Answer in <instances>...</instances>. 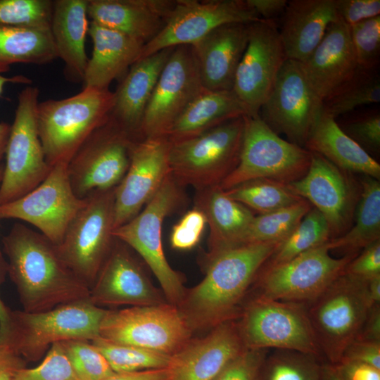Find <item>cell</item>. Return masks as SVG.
Listing matches in <instances>:
<instances>
[{
	"label": "cell",
	"instance_id": "1",
	"mask_svg": "<svg viewBox=\"0 0 380 380\" xmlns=\"http://www.w3.org/2000/svg\"><path fill=\"white\" fill-rule=\"evenodd\" d=\"M280 243L243 244L203 258L204 278L186 289L177 306L193 333L239 317L260 270Z\"/></svg>",
	"mask_w": 380,
	"mask_h": 380
},
{
	"label": "cell",
	"instance_id": "2",
	"mask_svg": "<svg viewBox=\"0 0 380 380\" xmlns=\"http://www.w3.org/2000/svg\"><path fill=\"white\" fill-rule=\"evenodd\" d=\"M8 275L23 310L38 312L89 298V289L61 258L56 246L23 223L2 239Z\"/></svg>",
	"mask_w": 380,
	"mask_h": 380
},
{
	"label": "cell",
	"instance_id": "3",
	"mask_svg": "<svg viewBox=\"0 0 380 380\" xmlns=\"http://www.w3.org/2000/svg\"><path fill=\"white\" fill-rule=\"evenodd\" d=\"M114 92L84 88L68 98L39 102L36 118L48 164L68 163L78 148L110 117Z\"/></svg>",
	"mask_w": 380,
	"mask_h": 380
},
{
	"label": "cell",
	"instance_id": "4",
	"mask_svg": "<svg viewBox=\"0 0 380 380\" xmlns=\"http://www.w3.org/2000/svg\"><path fill=\"white\" fill-rule=\"evenodd\" d=\"M107 311L89 298L38 312L10 310L6 331L0 340L6 341L27 362H35L54 343L68 340L91 341L99 337Z\"/></svg>",
	"mask_w": 380,
	"mask_h": 380
},
{
	"label": "cell",
	"instance_id": "5",
	"mask_svg": "<svg viewBox=\"0 0 380 380\" xmlns=\"http://www.w3.org/2000/svg\"><path fill=\"white\" fill-rule=\"evenodd\" d=\"M245 116L193 138L170 143V175L182 186L190 185L197 191L220 185L239 162Z\"/></svg>",
	"mask_w": 380,
	"mask_h": 380
},
{
	"label": "cell",
	"instance_id": "6",
	"mask_svg": "<svg viewBox=\"0 0 380 380\" xmlns=\"http://www.w3.org/2000/svg\"><path fill=\"white\" fill-rule=\"evenodd\" d=\"M182 187L170 175L137 216L113 231L115 238L139 254L158 280L167 301L176 306L186 289L184 276L172 268L164 254L162 227L165 217L183 203Z\"/></svg>",
	"mask_w": 380,
	"mask_h": 380
},
{
	"label": "cell",
	"instance_id": "7",
	"mask_svg": "<svg viewBox=\"0 0 380 380\" xmlns=\"http://www.w3.org/2000/svg\"><path fill=\"white\" fill-rule=\"evenodd\" d=\"M366 281L343 271L318 297L305 304L317 343L330 364L341 360L373 305L366 293Z\"/></svg>",
	"mask_w": 380,
	"mask_h": 380
},
{
	"label": "cell",
	"instance_id": "8",
	"mask_svg": "<svg viewBox=\"0 0 380 380\" xmlns=\"http://www.w3.org/2000/svg\"><path fill=\"white\" fill-rule=\"evenodd\" d=\"M246 348L285 349L322 356L304 303L259 296L244 303L236 319Z\"/></svg>",
	"mask_w": 380,
	"mask_h": 380
},
{
	"label": "cell",
	"instance_id": "9",
	"mask_svg": "<svg viewBox=\"0 0 380 380\" xmlns=\"http://www.w3.org/2000/svg\"><path fill=\"white\" fill-rule=\"evenodd\" d=\"M312 153L281 139L261 119L245 116V128L239 162L220 186L229 189L244 182L269 179L289 184L308 172Z\"/></svg>",
	"mask_w": 380,
	"mask_h": 380
},
{
	"label": "cell",
	"instance_id": "10",
	"mask_svg": "<svg viewBox=\"0 0 380 380\" xmlns=\"http://www.w3.org/2000/svg\"><path fill=\"white\" fill-rule=\"evenodd\" d=\"M84 199L56 247L65 264L90 289L115 240V188L96 191Z\"/></svg>",
	"mask_w": 380,
	"mask_h": 380
},
{
	"label": "cell",
	"instance_id": "11",
	"mask_svg": "<svg viewBox=\"0 0 380 380\" xmlns=\"http://www.w3.org/2000/svg\"><path fill=\"white\" fill-rule=\"evenodd\" d=\"M39 93L37 87L29 86L18 95L5 153L0 205L15 201L34 189L52 168L46 162L37 129Z\"/></svg>",
	"mask_w": 380,
	"mask_h": 380
},
{
	"label": "cell",
	"instance_id": "12",
	"mask_svg": "<svg viewBox=\"0 0 380 380\" xmlns=\"http://www.w3.org/2000/svg\"><path fill=\"white\" fill-rule=\"evenodd\" d=\"M192 334L178 308L169 303L108 310L99 329V336L110 341L170 356L183 348Z\"/></svg>",
	"mask_w": 380,
	"mask_h": 380
},
{
	"label": "cell",
	"instance_id": "13",
	"mask_svg": "<svg viewBox=\"0 0 380 380\" xmlns=\"http://www.w3.org/2000/svg\"><path fill=\"white\" fill-rule=\"evenodd\" d=\"M134 139L110 117L95 129L69 160L70 185L81 199L96 191L115 188L125 177Z\"/></svg>",
	"mask_w": 380,
	"mask_h": 380
},
{
	"label": "cell",
	"instance_id": "14",
	"mask_svg": "<svg viewBox=\"0 0 380 380\" xmlns=\"http://www.w3.org/2000/svg\"><path fill=\"white\" fill-rule=\"evenodd\" d=\"M327 243L284 263L261 268L253 283L255 296L304 304L314 300L358 254L332 258Z\"/></svg>",
	"mask_w": 380,
	"mask_h": 380
},
{
	"label": "cell",
	"instance_id": "15",
	"mask_svg": "<svg viewBox=\"0 0 380 380\" xmlns=\"http://www.w3.org/2000/svg\"><path fill=\"white\" fill-rule=\"evenodd\" d=\"M67 165L66 163L56 164L34 189L15 201L0 205V220L17 219L28 222L58 246L85 201L75 194Z\"/></svg>",
	"mask_w": 380,
	"mask_h": 380
},
{
	"label": "cell",
	"instance_id": "16",
	"mask_svg": "<svg viewBox=\"0 0 380 380\" xmlns=\"http://www.w3.org/2000/svg\"><path fill=\"white\" fill-rule=\"evenodd\" d=\"M322 110V101L308 83L299 62L287 59L259 115L277 134L305 146L310 129Z\"/></svg>",
	"mask_w": 380,
	"mask_h": 380
},
{
	"label": "cell",
	"instance_id": "17",
	"mask_svg": "<svg viewBox=\"0 0 380 380\" xmlns=\"http://www.w3.org/2000/svg\"><path fill=\"white\" fill-rule=\"evenodd\" d=\"M204 89L192 46L175 47L146 108L141 139L165 137L182 111Z\"/></svg>",
	"mask_w": 380,
	"mask_h": 380
},
{
	"label": "cell",
	"instance_id": "18",
	"mask_svg": "<svg viewBox=\"0 0 380 380\" xmlns=\"http://www.w3.org/2000/svg\"><path fill=\"white\" fill-rule=\"evenodd\" d=\"M262 20L246 0H175L163 29L144 45L138 59L167 48L193 45L215 28Z\"/></svg>",
	"mask_w": 380,
	"mask_h": 380
},
{
	"label": "cell",
	"instance_id": "19",
	"mask_svg": "<svg viewBox=\"0 0 380 380\" xmlns=\"http://www.w3.org/2000/svg\"><path fill=\"white\" fill-rule=\"evenodd\" d=\"M311 153L307 173L287 186L323 215L332 239L350 228L361 195V184L350 176V172L340 169L319 154Z\"/></svg>",
	"mask_w": 380,
	"mask_h": 380
},
{
	"label": "cell",
	"instance_id": "20",
	"mask_svg": "<svg viewBox=\"0 0 380 380\" xmlns=\"http://www.w3.org/2000/svg\"><path fill=\"white\" fill-rule=\"evenodd\" d=\"M287 59L274 20L262 19L250 24L248 44L237 68L232 89L246 108L248 116L259 115Z\"/></svg>",
	"mask_w": 380,
	"mask_h": 380
},
{
	"label": "cell",
	"instance_id": "21",
	"mask_svg": "<svg viewBox=\"0 0 380 380\" xmlns=\"http://www.w3.org/2000/svg\"><path fill=\"white\" fill-rule=\"evenodd\" d=\"M170 145L165 137L134 142L128 170L115 188L114 229L137 216L170 175Z\"/></svg>",
	"mask_w": 380,
	"mask_h": 380
},
{
	"label": "cell",
	"instance_id": "22",
	"mask_svg": "<svg viewBox=\"0 0 380 380\" xmlns=\"http://www.w3.org/2000/svg\"><path fill=\"white\" fill-rule=\"evenodd\" d=\"M130 248L115 238L111 250L89 289V299L95 305L150 306L168 303L149 280Z\"/></svg>",
	"mask_w": 380,
	"mask_h": 380
},
{
	"label": "cell",
	"instance_id": "23",
	"mask_svg": "<svg viewBox=\"0 0 380 380\" xmlns=\"http://www.w3.org/2000/svg\"><path fill=\"white\" fill-rule=\"evenodd\" d=\"M244 349L236 319L225 321L172 355L165 380H213Z\"/></svg>",
	"mask_w": 380,
	"mask_h": 380
},
{
	"label": "cell",
	"instance_id": "24",
	"mask_svg": "<svg viewBox=\"0 0 380 380\" xmlns=\"http://www.w3.org/2000/svg\"><path fill=\"white\" fill-rule=\"evenodd\" d=\"M300 64L318 98L323 102L331 96L358 68L349 26L339 19L331 23L319 44Z\"/></svg>",
	"mask_w": 380,
	"mask_h": 380
},
{
	"label": "cell",
	"instance_id": "25",
	"mask_svg": "<svg viewBox=\"0 0 380 380\" xmlns=\"http://www.w3.org/2000/svg\"><path fill=\"white\" fill-rule=\"evenodd\" d=\"M250 24L222 25L191 45L205 89H233L236 72L248 44Z\"/></svg>",
	"mask_w": 380,
	"mask_h": 380
},
{
	"label": "cell",
	"instance_id": "26",
	"mask_svg": "<svg viewBox=\"0 0 380 380\" xmlns=\"http://www.w3.org/2000/svg\"><path fill=\"white\" fill-rule=\"evenodd\" d=\"M175 0H87L91 21L146 44L165 26Z\"/></svg>",
	"mask_w": 380,
	"mask_h": 380
},
{
	"label": "cell",
	"instance_id": "27",
	"mask_svg": "<svg viewBox=\"0 0 380 380\" xmlns=\"http://www.w3.org/2000/svg\"><path fill=\"white\" fill-rule=\"evenodd\" d=\"M174 48L137 60L114 92L110 117L136 141L141 140L140 129L146 108Z\"/></svg>",
	"mask_w": 380,
	"mask_h": 380
},
{
	"label": "cell",
	"instance_id": "28",
	"mask_svg": "<svg viewBox=\"0 0 380 380\" xmlns=\"http://www.w3.org/2000/svg\"><path fill=\"white\" fill-rule=\"evenodd\" d=\"M279 30L287 58L304 61L322 39L328 26L338 20L334 0H291Z\"/></svg>",
	"mask_w": 380,
	"mask_h": 380
},
{
	"label": "cell",
	"instance_id": "29",
	"mask_svg": "<svg viewBox=\"0 0 380 380\" xmlns=\"http://www.w3.org/2000/svg\"><path fill=\"white\" fill-rule=\"evenodd\" d=\"M88 34L93 42V51L85 70L83 89H107L137 61L144 44L92 21Z\"/></svg>",
	"mask_w": 380,
	"mask_h": 380
},
{
	"label": "cell",
	"instance_id": "30",
	"mask_svg": "<svg viewBox=\"0 0 380 380\" xmlns=\"http://www.w3.org/2000/svg\"><path fill=\"white\" fill-rule=\"evenodd\" d=\"M87 17V0L53 1L50 31L57 56L64 63L65 77L72 82H83L89 61Z\"/></svg>",
	"mask_w": 380,
	"mask_h": 380
},
{
	"label": "cell",
	"instance_id": "31",
	"mask_svg": "<svg viewBox=\"0 0 380 380\" xmlns=\"http://www.w3.org/2000/svg\"><path fill=\"white\" fill-rule=\"evenodd\" d=\"M195 208L203 213L210 228L205 257L241 245L255 217L248 208L229 198L220 185L197 191Z\"/></svg>",
	"mask_w": 380,
	"mask_h": 380
},
{
	"label": "cell",
	"instance_id": "32",
	"mask_svg": "<svg viewBox=\"0 0 380 380\" xmlns=\"http://www.w3.org/2000/svg\"><path fill=\"white\" fill-rule=\"evenodd\" d=\"M304 148L319 154L343 170L379 180V163L349 137L336 119L323 109L310 129Z\"/></svg>",
	"mask_w": 380,
	"mask_h": 380
},
{
	"label": "cell",
	"instance_id": "33",
	"mask_svg": "<svg viewBox=\"0 0 380 380\" xmlns=\"http://www.w3.org/2000/svg\"><path fill=\"white\" fill-rule=\"evenodd\" d=\"M245 115H248L247 109L233 90L204 89L182 111L165 137L171 144L177 143Z\"/></svg>",
	"mask_w": 380,
	"mask_h": 380
},
{
	"label": "cell",
	"instance_id": "34",
	"mask_svg": "<svg viewBox=\"0 0 380 380\" xmlns=\"http://www.w3.org/2000/svg\"><path fill=\"white\" fill-rule=\"evenodd\" d=\"M361 195L356 208L355 224L344 234L330 239L329 249L340 250L346 254H357L367 246L380 240L379 180L363 175Z\"/></svg>",
	"mask_w": 380,
	"mask_h": 380
},
{
	"label": "cell",
	"instance_id": "35",
	"mask_svg": "<svg viewBox=\"0 0 380 380\" xmlns=\"http://www.w3.org/2000/svg\"><path fill=\"white\" fill-rule=\"evenodd\" d=\"M56 58L50 30L0 26V73L13 63L45 65Z\"/></svg>",
	"mask_w": 380,
	"mask_h": 380
},
{
	"label": "cell",
	"instance_id": "36",
	"mask_svg": "<svg viewBox=\"0 0 380 380\" xmlns=\"http://www.w3.org/2000/svg\"><path fill=\"white\" fill-rule=\"evenodd\" d=\"M331 239L329 225L315 207L303 217L292 233L275 249L261 268L284 263L298 255L326 243Z\"/></svg>",
	"mask_w": 380,
	"mask_h": 380
},
{
	"label": "cell",
	"instance_id": "37",
	"mask_svg": "<svg viewBox=\"0 0 380 380\" xmlns=\"http://www.w3.org/2000/svg\"><path fill=\"white\" fill-rule=\"evenodd\" d=\"M380 101L379 69L365 70L358 67L353 76L334 94L322 102L324 113L336 119L358 107Z\"/></svg>",
	"mask_w": 380,
	"mask_h": 380
},
{
	"label": "cell",
	"instance_id": "38",
	"mask_svg": "<svg viewBox=\"0 0 380 380\" xmlns=\"http://www.w3.org/2000/svg\"><path fill=\"white\" fill-rule=\"evenodd\" d=\"M232 199L265 214L292 205L303 198L293 193L286 184L258 179L224 190Z\"/></svg>",
	"mask_w": 380,
	"mask_h": 380
},
{
	"label": "cell",
	"instance_id": "39",
	"mask_svg": "<svg viewBox=\"0 0 380 380\" xmlns=\"http://www.w3.org/2000/svg\"><path fill=\"white\" fill-rule=\"evenodd\" d=\"M311 208L310 202L303 199L292 205L255 216L243 236L241 245L282 242Z\"/></svg>",
	"mask_w": 380,
	"mask_h": 380
},
{
	"label": "cell",
	"instance_id": "40",
	"mask_svg": "<svg viewBox=\"0 0 380 380\" xmlns=\"http://www.w3.org/2000/svg\"><path fill=\"white\" fill-rule=\"evenodd\" d=\"M322 364L311 355L274 349L267 353L255 380H320Z\"/></svg>",
	"mask_w": 380,
	"mask_h": 380
},
{
	"label": "cell",
	"instance_id": "41",
	"mask_svg": "<svg viewBox=\"0 0 380 380\" xmlns=\"http://www.w3.org/2000/svg\"><path fill=\"white\" fill-rule=\"evenodd\" d=\"M91 342L115 373L165 369L171 357L156 351L112 342L100 336Z\"/></svg>",
	"mask_w": 380,
	"mask_h": 380
},
{
	"label": "cell",
	"instance_id": "42",
	"mask_svg": "<svg viewBox=\"0 0 380 380\" xmlns=\"http://www.w3.org/2000/svg\"><path fill=\"white\" fill-rule=\"evenodd\" d=\"M51 0H0V26L50 30Z\"/></svg>",
	"mask_w": 380,
	"mask_h": 380
},
{
	"label": "cell",
	"instance_id": "43",
	"mask_svg": "<svg viewBox=\"0 0 380 380\" xmlns=\"http://www.w3.org/2000/svg\"><path fill=\"white\" fill-rule=\"evenodd\" d=\"M60 343L80 380H103L115 373L91 341L68 340Z\"/></svg>",
	"mask_w": 380,
	"mask_h": 380
},
{
	"label": "cell",
	"instance_id": "44",
	"mask_svg": "<svg viewBox=\"0 0 380 380\" xmlns=\"http://www.w3.org/2000/svg\"><path fill=\"white\" fill-rule=\"evenodd\" d=\"M358 67L377 70L380 63V15L349 26Z\"/></svg>",
	"mask_w": 380,
	"mask_h": 380
},
{
	"label": "cell",
	"instance_id": "45",
	"mask_svg": "<svg viewBox=\"0 0 380 380\" xmlns=\"http://www.w3.org/2000/svg\"><path fill=\"white\" fill-rule=\"evenodd\" d=\"M341 129L367 153H377L380 149V112L372 108L350 115ZM370 155V154H369Z\"/></svg>",
	"mask_w": 380,
	"mask_h": 380
},
{
	"label": "cell",
	"instance_id": "46",
	"mask_svg": "<svg viewBox=\"0 0 380 380\" xmlns=\"http://www.w3.org/2000/svg\"><path fill=\"white\" fill-rule=\"evenodd\" d=\"M15 380H80L60 343L53 344L40 365L20 370Z\"/></svg>",
	"mask_w": 380,
	"mask_h": 380
},
{
	"label": "cell",
	"instance_id": "47",
	"mask_svg": "<svg viewBox=\"0 0 380 380\" xmlns=\"http://www.w3.org/2000/svg\"><path fill=\"white\" fill-rule=\"evenodd\" d=\"M206 219L203 213L195 208L184 214L174 225L170 234L172 248L187 251L195 247L204 232Z\"/></svg>",
	"mask_w": 380,
	"mask_h": 380
},
{
	"label": "cell",
	"instance_id": "48",
	"mask_svg": "<svg viewBox=\"0 0 380 380\" xmlns=\"http://www.w3.org/2000/svg\"><path fill=\"white\" fill-rule=\"evenodd\" d=\"M269 351L268 349H244L213 380H255Z\"/></svg>",
	"mask_w": 380,
	"mask_h": 380
},
{
	"label": "cell",
	"instance_id": "49",
	"mask_svg": "<svg viewBox=\"0 0 380 380\" xmlns=\"http://www.w3.org/2000/svg\"><path fill=\"white\" fill-rule=\"evenodd\" d=\"M338 18L348 26L380 15L379 0H334Z\"/></svg>",
	"mask_w": 380,
	"mask_h": 380
},
{
	"label": "cell",
	"instance_id": "50",
	"mask_svg": "<svg viewBox=\"0 0 380 380\" xmlns=\"http://www.w3.org/2000/svg\"><path fill=\"white\" fill-rule=\"evenodd\" d=\"M344 272L362 280L380 275V240L363 248L347 265Z\"/></svg>",
	"mask_w": 380,
	"mask_h": 380
},
{
	"label": "cell",
	"instance_id": "51",
	"mask_svg": "<svg viewBox=\"0 0 380 380\" xmlns=\"http://www.w3.org/2000/svg\"><path fill=\"white\" fill-rule=\"evenodd\" d=\"M341 360L361 362L380 369V343L355 339L346 348Z\"/></svg>",
	"mask_w": 380,
	"mask_h": 380
},
{
	"label": "cell",
	"instance_id": "52",
	"mask_svg": "<svg viewBox=\"0 0 380 380\" xmlns=\"http://www.w3.org/2000/svg\"><path fill=\"white\" fill-rule=\"evenodd\" d=\"M333 365L343 380H380V369L366 363L341 360Z\"/></svg>",
	"mask_w": 380,
	"mask_h": 380
},
{
	"label": "cell",
	"instance_id": "53",
	"mask_svg": "<svg viewBox=\"0 0 380 380\" xmlns=\"http://www.w3.org/2000/svg\"><path fill=\"white\" fill-rule=\"evenodd\" d=\"M27 361L6 341L0 340V380H15Z\"/></svg>",
	"mask_w": 380,
	"mask_h": 380
},
{
	"label": "cell",
	"instance_id": "54",
	"mask_svg": "<svg viewBox=\"0 0 380 380\" xmlns=\"http://www.w3.org/2000/svg\"><path fill=\"white\" fill-rule=\"evenodd\" d=\"M355 339L380 343V303L371 306Z\"/></svg>",
	"mask_w": 380,
	"mask_h": 380
},
{
	"label": "cell",
	"instance_id": "55",
	"mask_svg": "<svg viewBox=\"0 0 380 380\" xmlns=\"http://www.w3.org/2000/svg\"><path fill=\"white\" fill-rule=\"evenodd\" d=\"M262 20H274L279 15H282L286 7V0H246Z\"/></svg>",
	"mask_w": 380,
	"mask_h": 380
},
{
	"label": "cell",
	"instance_id": "56",
	"mask_svg": "<svg viewBox=\"0 0 380 380\" xmlns=\"http://www.w3.org/2000/svg\"><path fill=\"white\" fill-rule=\"evenodd\" d=\"M166 369H148L134 372L115 373L103 380H165Z\"/></svg>",
	"mask_w": 380,
	"mask_h": 380
},
{
	"label": "cell",
	"instance_id": "57",
	"mask_svg": "<svg viewBox=\"0 0 380 380\" xmlns=\"http://www.w3.org/2000/svg\"><path fill=\"white\" fill-rule=\"evenodd\" d=\"M7 275V261L3 256L2 251H0V286L4 282ZM10 310L11 309L4 304L0 296V339L2 338L6 334Z\"/></svg>",
	"mask_w": 380,
	"mask_h": 380
},
{
	"label": "cell",
	"instance_id": "58",
	"mask_svg": "<svg viewBox=\"0 0 380 380\" xmlns=\"http://www.w3.org/2000/svg\"><path fill=\"white\" fill-rule=\"evenodd\" d=\"M366 293L372 305L380 303V275L367 280Z\"/></svg>",
	"mask_w": 380,
	"mask_h": 380
},
{
	"label": "cell",
	"instance_id": "59",
	"mask_svg": "<svg viewBox=\"0 0 380 380\" xmlns=\"http://www.w3.org/2000/svg\"><path fill=\"white\" fill-rule=\"evenodd\" d=\"M11 131V125L5 122H0V165L2 160L5 157L6 148Z\"/></svg>",
	"mask_w": 380,
	"mask_h": 380
},
{
	"label": "cell",
	"instance_id": "60",
	"mask_svg": "<svg viewBox=\"0 0 380 380\" xmlns=\"http://www.w3.org/2000/svg\"><path fill=\"white\" fill-rule=\"evenodd\" d=\"M320 380H343L334 366L329 362H322Z\"/></svg>",
	"mask_w": 380,
	"mask_h": 380
},
{
	"label": "cell",
	"instance_id": "61",
	"mask_svg": "<svg viewBox=\"0 0 380 380\" xmlns=\"http://www.w3.org/2000/svg\"><path fill=\"white\" fill-rule=\"evenodd\" d=\"M7 83H19L29 84L31 83V80L23 75H15L13 77H7L0 73V96L3 93L4 86Z\"/></svg>",
	"mask_w": 380,
	"mask_h": 380
},
{
	"label": "cell",
	"instance_id": "62",
	"mask_svg": "<svg viewBox=\"0 0 380 380\" xmlns=\"http://www.w3.org/2000/svg\"><path fill=\"white\" fill-rule=\"evenodd\" d=\"M3 171H4V163L1 165H0V184L2 179ZM0 251H1V248H0Z\"/></svg>",
	"mask_w": 380,
	"mask_h": 380
}]
</instances>
